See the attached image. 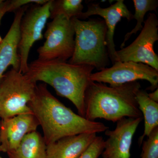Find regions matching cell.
<instances>
[{
	"label": "cell",
	"mask_w": 158,
	"mask_h": 158,
	"mask_svg": "<svg viewBox=\"0 0 158 158\" xmlns=\"http://www.w3.org/2000/svg\"><path fill=\"white\" fill-rule=\"evenodd\" d=\"M136 99L144 120V133L138 139V144L141 145L144 137L158 127V103L151 100L147 92L141 89L137 92Z\"/></svg>",
	"instance_id": "obj_16"
},
{
	"label": "cell",
	"mask_w": 158,
	"mask_h": 158,
	"mask_svg": "<svg viewBox=\"0 0 158 158\" xmlns=\"http://www.w3.org/2000/svg\"><path fill=\"white\" fill-rule=\"evenodd\" d=\"M142 118H123L117 122L115 130H107L105 134L108 138L105 141L102 157L130 158L133 137Z\"/></svg>",
	"instance_id": "obj_10"
},
{
	"label": "cell",
	"mask_w": 158,
	"mask_h": 158,
	"mask_svg": "<svg viewBox=\"0 0 158 158\" xmlns=\"http://www.w3.org/2000/svg\"><path fill=\"white\" fill-rule=\"evenodd\" d=\"M37 83L19 71L12 69L0 81V117L2 119L33 113L28 106L35 94Z\"/></svg>",
	"instance_id": "obj_5"
},
{
	"label": "cell",
	"mask_w": 158,
	"mask_h": 158,
	"mask_svg": "<svg viewBox=\"0 0 158 158\" xmlns=\"http://www.w3.org/2000/svg\"><path fill=\"white\" fill-rule=\"evenodd\" d=\"M47 27L45 41L37 50L38 59L67 62L74 50L75 31L71 19L63 15H57Z\"/></svg>",
	"instance_id": "obj_6"
},
{
	"label": "cell",
	"mask_w": 158,
	"mask_h": 158,
	"mask_svg": "<svg viewBox=\"0 0 158 158\" xmlns=\"http://www.w3.org/2000/svg\"><path fill=\"white\" fill-rule=\"evenodd\" d=\"M48 2V0H11L9 1V12L13 11L31 3L43 5Z\"/></svg>",
	"instance_id": "obj_21"
},
{
	"label": "cell",
	"mask_w": 158,
	"mask_h": 158,
	"mask_svg": "<svg viewBox=\"0 0 158 158\" xmlns=\"http://www.w3.org/2000/svg\"><path fill=\"white\" fill-rule=\"evenodd\" d=\"M39 126L33 113L20 114L0 122V152L8 153L16 149L23 138L37 131Z\"/></svg>",
	"instance_id": "obj_11"
},
{
	"label": "cell",
	"mask_w": 158,
	"mask_h": 158,
	"mask_svg": "<svg viewBox=\"0 0 158 158\" xmlns=\"http://www.w3.org/2000/svg\"><path fill=\"white\" fill-rule=\"evenodd\" d=\"M52 0L44 5H36L25 13L20 26L18 53L20 59L19 71L25 74L28 69V59L34 43L43 38V31L50 18V9Z\"/></svg>",
	"instance_id": "obj_8"
},
{
	"label": "cell",
	"mask_w": 158,
	"mask_h": 158,
	"mask_svg": "<svg viewBox=\"0 0 158 158\" xmlns=\"http://www.w3.org/2000/svg\"><path fill=\"white\" fill-rule=\"evenodd\" d=\"M3 39L2 38V37L0 36V43L2 42V41Z\"/></svg>",
	"instance_id": "obj_24"
},
{
	"label": "cell",
	"mask_w": 158,
	"mask_h": 158,
	"mask_svg": "<svg viewBox=\"0 0 158 158\" xmlns=\"http://www.w3.org/2000/svg\"><path fill=\"white\" fill-rule=\"evenodd\" d=\"M4 1H3V0H0V5L3 3V2H4Z\"/></svg>",
	"instance_id": "obj_25"
},
{
	"label": "cell",
	"mask_w": 158,
	"mask_h": 158,
	"mask_svg": "<svg viewBox=\"0 0 158 158\" xmlns=\"http://www.w3.org/2000/svg\"><path fill=\"white\" fill-rule=\"evenodd\" d=\"M105 145V141L102 137L96 136L79 158H98L103 151Z\"/></svg>",
	"instance_id": "obj_20"
},
{
	"label": "cell",
	"mask_w": 158,
	"mask_h": 158,
	"mask_svg": "<svg viewBox=\"0 0 158 158\" xmlns=\"http://www.w3.org/2000/svg\"><path fill=\"white\" fill-rule=\"evenodd\" d=\"M133 2L135 8L133 19H135L137 20V24L131 31L126 34L123 42L120 46L121 48H124L125 44L133 34H136L143 28L142 23H144V16L147 12L149 11H156L158 6V1L156 0H133Z\"/></svg>",
	"instance_id": "obj_18"
},
{
	"label": "cell",
	"mask_w": 158,
	"mask_h": 158,
	"mask_svg": "<svg viewBox=\"0 0 158 158\" xmlns=\"http://www.w3.org/2000/svg\"><path fill=\"white\" fill-rule=\"evenodd\" d=\"M46 147L43 137L36 131L26 135L17 148L7 154L9 158H47Z\"/></svg>",
	"instance_id": "obj_15"
},
{
	"label": "cell",
	"mask_w": 158,
	"mask_h": 158,
	"mask_svg": "<svg viewBox=\"0 0 158 158\" xmlns=\"http://www.w3.org/2000/svg\"><path fill=\"white\" fill-rule=\"evenodd\" d=\"M96 136L85 133L61 138L47 145V158H79Z\"/></svg>",
	"instance_id": "obj_14"
},
{
	"label": "cell",
	"mask_w": 158,
	"mask_h": 158,
	"mask_svg": "<svg viewBox=\"0 0 158 158\" xmlns=\"http://www.w3.org/2000/svg\"><path fill=\"white\" fill-rule=\"evenodd\" d=\"M148 96L151 100L153 101L158 103V90L157 89L154 90L152 93H148Z\"/></svg>",
	"instance_id": "obj_23"
},
{
	"label": "cell",
	"mask_w": 158,
	"mask_h": 158,
	"mask_svg": "<svg viewBox=\"0 0 158 158\" xmlns=\"http://www.w3.org/2000/svg\"><path fill=\"white\" fill-rule=\"evenodd\" d=\"M82 0H52L50 9V18L63 15L69 19L78 18L82 13L84 6Z\"/></svg>",
	"instance_id": "obj_17"
},
{
	"label": "cell",
	"mask_w": 158,
	"mask_h": 158,
	"mask_svg": "<svg viewBox=\"0 0 158 158\" xmlns=\"http://www.w3.org/2000/svg\"><path fill=\"white\" fill-rule=\"evenodd\" d=\"M147 137L142 144L141 158H158V127Z\"/></svg>",
	"instance_id": "obj_19"
},
{
	"label": "cell",
	"mask_w": 158,
	"mask_h": 158,
	"mask_svg": "<svg viewBox=\"0 0 158 158\" xmlns=\"http://www.w3.org/2000/svg\"><path fill=\"white\" fill-rule=\"evenodd\" d=\"M9 11V1H4L0 5V24L2 19L7 12Z\"/></svg>",
	"instance_id": "obj_22"
},
{
	"label": "cell",
	"mask_w": 158,
	"mask_h": 158,
	"mask_svg": "<svg viewBox=\"0 0 158 158\" xmlns=\"http://www.w3.org/2000/svg\"><path fill=\"white\" fill-rule=\"evenodd\" d=\"M139 80L149 82L151 85L148 89L154 91L158 88V71L143 63L118 61L112 67L92 73L90 76L91 81L107 83L112 87Z\"/></svg>",
	"instance_id": "obj_9"
},
{
	"label": "cell",
	"mask_w": 158,
	"mask_h": 158,
	"mask_svg": "<svg viewBox=\"0 0 158 158\" xmlns=\"http://www.w3.org/2000/svg\"><path fill=\"white\" fill-rule=\"evenodd\" d=\"M28 106L42 128L46 145L67 136L106 131L102 123L90 121L65 106L52 94L45 84L37 85Z\"/></svg>",
	"instance_id": "obj_1"
},
{
	"label": "cell",
	"mask_w": 158,
	"mask_h": 158,
	"mask_svg": "<svg viewBox=\"0 0 158 158\" xmlns=\"http://www.w3.org/2000/svg\"><path fill=\"white\" fill-rule=\"evenodd\" d=\"M94 69L90 65H73L65 61L37 59L29 64L25 74L36 83L41 81L50 85L58 95L71 102L79 115L85 117V93Z\"/></svg>",
	"instance_id": "obj_2"
},
{
	"label": "cell",
	"mask_w": 158,
	"mask_h": 158,
	"mask_svg": "<svg viewBox=\"0 0 158 158\" xmlns=\"http://www.w3.org/2000/svg\"><path fill=\"white\" fill-rule=\"evenodd\" d=\"M28 6H23L15 12L14 20L6 36L0 43V81L10 65L19 71L20 59L18 53L20 40V26L22 19Z\"/></svg>",
	"instance_id": "obj_13"
},
{
	"label": "cell",
	"mask_w": 158,
	"mask_h": 158,
	"mask_svg": "<svg viewBox=\"0 0 158 158\" xmlns=\"http://www.w3.org/2000/svg\"><path fill=\"white\" fill-rule=\"evenodd\" d=\"M158 32L157 17L154 13H149L135 41L128 46L116 51V62L143 63L158 71V56L154 49L155 43L158 40Z\"/></svg>",
	"instance_id": "obj_7"
},
{
	"label": "cell",
	"mask_w": 158,
	"mask_h": 158,
	"mask_svg": "<svg viewBox=\"0 0 158 158\" xmlns=\"http://www.w3.org/2000/svg\"><path fill=\"white\" fill-rule=\"evenodd\" d=\"M99 15L104 19L106 25V43L109 56L114 64L116 62V51L114 43V35L116 25L122 18L127 19L128 21L133 19V15L128 10L123 0H118L115 4L108 8H102L98 4L88 5L87 11L82 12L78 19H85L90 16Z\"/></svg>",
	"instance_id": "obj_12"
},
{
	"label": "cell",
	"mask_w": 158,
	"mask_h": 158,
	"mask_svg": "<svg viewBox=\"0 0 158 158\" xmlns=\"http://www.w3.org/2000/svg\"><path fill=\"white\" fill-rule=\"evenodd\" d=\"M0 158H2V156H1V155H0Z\"/></svg>",
	"instance_id": "obj_26"
},
{
	"label": "cell",
	"mask_w": 158,
	"mask_h": 158,
	"mask_svg": "<svg viewBox=\"0 0 158 158\" xmlns=\"http://www.w3.org/2000/svg\"><path fill=\"white\" fill-rule=\"evenodd\" d=\"M141 89L138 81L115 87L90 82L85 93V118L90 121L104 118L115 123L126 117H143L136 99Z\"/></svg>",
	"instance_id": "obj_3"
},
{
	"label": "cell",
	"mask_w": 158,
	"mask_h": 158,
	"mask_svg": "<svg viewBox=\"0 0 158 158\" xmlns=\"http://www.w3.org/2000/svg\"><path fill=\"white\" fill-rule=\"evenodd\" d=\"M71 20L75 31V46L68 62L90 65L100 71L106 68L110 63V56L106 43L107 29L104 21L99 19L84 21L77 18Z\"/></svg>",
	"instance_id": "obj_4"
}]
</instances>
